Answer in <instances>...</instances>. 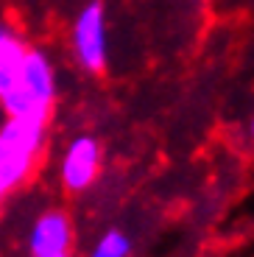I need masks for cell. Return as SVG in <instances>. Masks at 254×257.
I'll use <instances>...</instances> for the list:
<instances>
[{"label": "cell", "mask_w": 254, "mask_h": 257, "mask_svg": "<svg viewBox=\"0 0 254 257\" xmlns=\"http://www.w3.org/2000/svg\"><path fill=\"white\" fill-rule=\"evenodd\" d=\"M70 221L64 212H48L37 221L31 232V251L34 257H51V254H67L70 249Z\"/></svg>", "instance_id": "4"}, {"label": "cell", "mask_w": 254, "mask_h": 257, "mask_svg": "<svg viewBox=\"0 0 254 257\" xmlns=\"http://www.w3.org/2000/svg\"><path fill=\"white\" fill-rule=\"evenodd\" d=\"M26 59V48L20 39H14L12 34L0 31V98L6 95V90L17 81L20 64Z\"/></svg>", "instance_id": "6"}, {"label": "cell", "mask_w": 254, "mask_h": 257, "mask_svg": "<svg viewBox=\"0 0 254 257\" xmlns=\"http://www.w3.org/2000/svg\"><path fill=\"white\" fill-rule=\"evenodd\" d=\"M248 137L254 140V115H251V120H248Z\"/></svg>", "instance_id": "8"}, {"label": "cell", "mask_w": 254, "mask_h": 257, "mask_svg": "<svg viewBox=\"0 0 254 257\" xmlns=\"http://www.w3.org/2000/svg\"><path fill=\"white\" fill-rule=\"evenodd\" d=\"M34 160H37V157L23 154V151H12V148L0 146V199H3L9 190H14L20 182L31 174Z\"/></svg>", "instance_id": "5"}, {"label": "cell", "mask_w": 254, "mask_h": 257, "mask_svg": "<svg viewBox=\"0 0 254 257\" xmlns=\"http://www.w3.org/2000/svg\"><path fill=\"white\" fill-rule=\"evenodd\" d=\"M101 168V151L92 137H78L70 146V151L64 154L62 162V179L70 190H84L89 182L98 176Z\"/></svg>", "instance_id": "3"}, {"label": "cell", "mask_w": 254, "mask_h": 257, "mask_svg": "<svg viewBox=\"0 0 254 257\" xmlns=\"http://www.w3.org/2000/svg\"><path fill=\"white\" fill-rule=\"evenodd\" d=\"M129 251H132V240L123 232H106L98 240L92 257H129Z\"/></svg>", "instance_id": "7"}, {"label": "cell", "mask_w": 254, "mask_h": 257, "mask_svg": "<svg viewBox=\"0 0 254 257\" xmlns=\"http://www.w3.org/2000/svg\"><path fill=\"white\" fill-rule=\"evenodd\" d=\"M51 257H67V254H51Z\"/></svg>", "instance_id": "9"}, {"label": "cell", "mask_w": 254, "mask_h": 257, "mask_svg": "<svg viewBox=\"0 0 254 257\" xmlns=\"http://www.w3.org/2000/svg\"><path fill=\"white\" fill-rule=\"evenodd\" d=\"M76 51L87 70H101L106 64V34H103V6L89 3L76 23Z\"/></svg>", "instance_id": "2"}, {"label": "cell", "mask_w": 254, "mask_h": 257, "mask_svg": "<svg viewBox=\"0 0 254 257\" xmlns=\"http://www.w3.org/2000/svg\"><path fill=\"white\" fill-rule=\"evenodd\" d=\"M9 117H39L48 120L53 103V70L39 51H26L17 81L0 98Z\"/></svg>", "instance_id": "1"}]
</instances>
